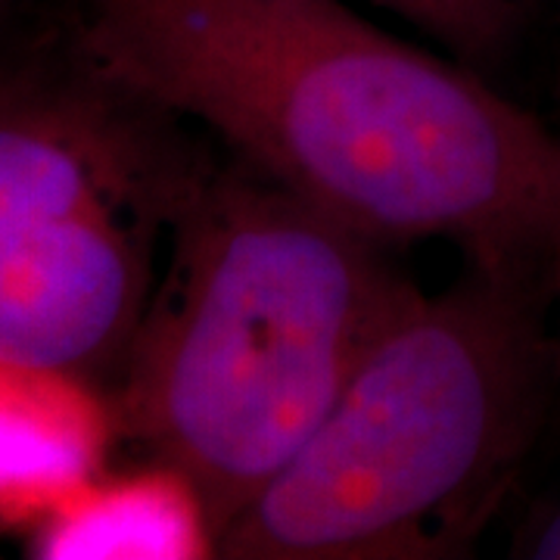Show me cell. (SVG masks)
Instances as JSON below:
<instances>
[{"mask_svg":"<svg viewBox=\"0 0 560 560\" xmlns=\"http://www.w3.org/2000/svg\"><path fill=\"white\" fill-rule=\"evenodd\" d=\"M75 54L374 241L545 287L560 131L346 0H81Z\"/></svg>","mask_w":560,"mask_h":560,"instance_id":"1","label":"cell"},{"mask_svg":"<svg viewBox=\"0 0 560 560\" xmlns=\"http://www.w3.org/2000/svg\"><path fill=\"white\" fill-rule=\"evenodd\" d=\"M381 246L243 162L209 165L178 209L109 408L197 486L219 536L418 296Z\"/></svg>","mask_w":560,"mask_h":560,"instance_id":"2","label":"cell"},{"mask_svg":"<svg viewBox=\"0 0 560 560\" xmlns=\"http://www.w3.org/2000/svg\"><path fill=\"white\" fill-rule=\"evenodd\" d=\"M539 280L470 275L399 312L318 430L221 529L241 560L460 555L558 401Z\"/></svg>","mask_w":560,"mask_h":560,"instance_id":"3","label":"cell"},{"mask_svg":"<svg viewBox=\"0 0 560 560\" xmlns=\"http://www.w3.org/2000/svg\"><path fill=\"white\" fill-rule=\"evenodd\" d=\"M175 116L75 54L0 69V359L119 374L156 290V249L209 168Z\"/></svg>","mask_w":560,"mask_h":560,"instance_id":"4","label":"cell"},{"mask_svg":"<svg viewBox=\"0 0 560 560\" xmlns=\"http://www.w3.org/2000/svg\"><path fill=\"white\" fill-rule=\"evenodd\" d=\"M113 433L94 383L0 359V517L38 523L97 477Z\"/></svg>","mask_w":560,"mask_h":560,"instance_id":"5","label":"cell"},{"mask_svg":"<svg viewBox=\"0 0 560 560\" xmlns=\"http://www.w3.org/2000/svg\"><path fill=\"white\" fill-rule=\"evenodd\" d=\"M219 533L197 486L160 464L116 480H88L35 526L32 555L47 560H197Z\"/></svg>","mask_w":560,"mask_h":560,"instance_id":"6","label":"cell"},{"mask_svg":"<svg viewBox=\"0 0 560 560\" xmlns=\"http://www.w3.org/2000/svg\"><path fill=\"white\" fill-rule=\"evenodd\" d=\"M420 28L470 60L499 54L521 13V0H420Z\"/></svg>","mask_w":560,"mask_h":560,"instance_id":"7","label":"cell"},{"mask_svg":"<svg viewBox=\"0 0 560 560\" xmlns=\"http://www.w3.org/2000/svg\"><path fill=\"white\" fill-rule=\"evenodd\" d=\"M514 555L533 560H560V501L541 511L536 521L526 523Z\"/></svg>","mask_w":560,"mask_h":560,"instance_id":"8","label":"cell"},{"mask_svg":"<svg viewBox=\"0 0 560 560\" xmlns=\"http://www.w3.org/2000/svg\"><path fill=\"white\" fill-rule=\"evenodd\" d=\"M545 293H548V305L555 312V349H558V408H560V237L551 259H548V268H545Z\"/></svg>","mask_w":560,"mask_h":560,"instance_id":"9","label":"cell"},{"mask_svg":"<svg viewBox=\"0 0 560 560\" xmlns=\"http://www.w3.org/2000/svg\"><path fill=\"white\" fill-rule=\"evenodd\" d=\"M368 3H374V7H381L386 13H396L401 20L415 22L420 28V20H423V7H420V0H368Z\"/></svg>","mask_w":560,"mask_h":560,"instance_id":"10","label":"cell"},{"mask_svg":"<svg viewBox=\"0 0 560 560\" xmlns=\"http://www.w3.org/2000/svg\"><path fill=\"white\" fill-rule=\"evenodd\" d=\"M7 3H10V0H0V10H3V7H7Z\"/></svg>","mask_w":560,"mask_h":560,"instance_id":"11","label":"cell"}]
</instances>
